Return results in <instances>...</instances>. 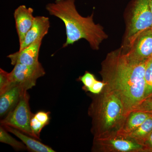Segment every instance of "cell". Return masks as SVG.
<instances>
[{
    "mask_svg": "<svg viewBox=\"0 0 152 152\" xmlns=\"http://www.w3.org/2000/svg\"><path fill=\"white\" fill-rule=\"evenodd\" d=\"M147 61L133 63L120 49L108 54L103 62L100 74L104 88L121 99L127 116L145 99Z\"/></svg>",
    "mask_w": 152,
    "mask_h": 152,
    "instance_id": "obj_1",
    "label": "cell"
},
{
    "mask_svg": "<svg viewBox=\"0 0 152 152\" xmlns=\"http://www.w3.org/2000/svg\"><path fill=\"white\" fill-rule=\"evenodd\" d=\"M50 15L61 20L65 26L66 39L63 48L73 45L81 39H85L94 50H97L107 36L103 28L96 24L94 14L90 16H82L76 9L75 0H55L46 6Z\"/></svg>",
    "mask_w": 152,
    "mask_h": 152,
    "instance_id": "obj_2",
    "label": "cell"
},
{
    "mask_svg": "<svg viewBox=\"0 0 152 152\" xmlns=\"http://www.w3.org/2000/svg\"><path fill=\"white\" fill-rule=\"evenodd\" d=\"M104 89L100 96L94 99L89 110L93 119L92 132L94 138L116 133L127 117L119 97L112 91Z\"/></svg>",
    "mask_w": 152,
    "mask_h": 152,
    "instance_id": "obj_3",
    "label": "cell"
},
{
    "mask_svg": "<svg viewBox=\"0 0 152 152\" xmlns=\"http://www.w3.org/2000/svg\"><path fill=\"white\" fill-rule=\"evenodd\" d=\"M29 99V95L26 91L15 108L1 121V125L15 128L36 139L30 124L33 114L30 109Z\"/></svg>",
    "mask_w": 152,
    "mask_h": 152,
    "instance_id": "obj_4",
    "label": "cell"
},
{
    "mask_svg": "<svg viewBox=\"0 0 152 152\" xmlns=\"http://www.w3.org/2000/svg\"><path fill=\"white\" fill-rule=\"evenodd\" d=\"M151 1V0H136L127 35L129 43L142 33L152 28Z\"/></svg>",
    "mask_w": 152,
    "mask_h": 152,
    "instance_id": "obj_5",
    "label": "cell"
},
{
    "mask_svg": "<svg viewBox=\"0 0 152 152\" xmlns=\"http://www.w3.org/2000/svg\"><path fill=\"white\" fill-rule=\"evenodd\" d=\"M93 151H106L113 152H138L146 148L129 137L117 133L100 137L94 138Z\"/></svg>",
    "mask_w": 152,
    "mask_h": 152,
    "instance_id": "obj_6",
    "label": "cell"
},
{
    "mask_svg": "<svg viewBox=\"0 0 152 152\" xmlns=\"http://www.w3.org/2000/svg\"><path fill=\"white\" fill-rule=\"evenodd\" d=\"M14 66L12 70L9 73L11 87L15 85H21L28 91L34 87L37 80L45 74L40 62L33 66L17 64Z\"/></svg>",
    "mask_w": 152,
    "mask_h": 152,
    "instance_id": "obj_7",
    "label": "cell"
},
{
    "mask_svg": "<svg viewBox=\"0 0 152 152\" xmlns=\"http://www.w3.org/2000/svg\"><path fill=\"white\" fill-rule=\"evenodd\" d=\"M129 46V51L125 53L128 59L135 63L146 61L152 56V33L149 30L143 32Z\"/></svg>",
    "mask_w": 152,
    "mask_h": 152,
    "instance_id": "obj_8",
    "label": "cell"
},
{
    "mask_svg": "<svg viewBox=\"0 0 152 152\" xmlns=\"http://www.w3.org/2000/svg\"><path fill=\"white\" fill-rule=\"evenodd\" d=\"M42 39H39L21 50L7 56L11 64H22L28 66L34 65L39 62V53Z\"/></svg>",
    "mask_w": 152,
    "mask_h": 152,
    "instance_id": "obj_9",
    "label": "cell"
},
{
    "mask_svg": "<svg viewBox=\"0 0 152 152\" xmlns=\"http://www.w3.org/2000/svg\"><path fill=\"white\" fill-rule=\"evenodd\" d=\"M33 13V8L27 7L24 5L19 6L14 12V18L20 45L23 43L26 34L32 26L35 18Z\"/></svg>",
    "mask_w": 152,
    "mask_h": 152,
    "instance_id": "obj_10",
    "label": "cell"
},
{
    "mask_svg": "<svg viewBox=\"0 0 152 152\" xmlns=\"http://www.w3.org/2000/svg\"><path fill=\"white\" fill-rule=\"evenodd\" d=\"M50 27V20L48 17H35L31 27L26 34L23 43L20 45L19 50L28 46L38 40L43 39L48 32Z\"/></svg>",
    "mask_w": 152,
    "mask_h": 152,
    "instance_id": "obj_11",
    "label": "cell"
},
{
    "mask_svg": "<svg viewBox=\"0 0 152 152\" xmlns=\"http://www.w3.org/2000/svg\"><path fill=\"white\" fill-rule=\"evenodd\" d=\"M27 91L23 86L15 85L4 94L0 95V116L3 118L15 108L25 92Z\"/></svg>",
    "mask_w": 152,
    "mask_h": 152,
    "instance_id": "obj_12",
    "label": "cell"
},
{
    "mask_svg": "<svg viewBox=\"0 0 152 152\" xmlns=\"http://www.w3.org/2000/svg\"><path fill=\"white\" fill-rule=\"evenodd\" d=\"M151 113L142 111H133L130 113L125 120L122 127L116 133L118 134L128 137L140 126Z\"/></svg>",
    "mask_w": 152,
    "mask_h": 152,
    "instance_id": "obj_13",
    "label": "cell"
},
{
    "mask_svg": "<svg viewBox=\"0 0 152 152\" xmlns=\"http://www.w3.org/2000/svg\"><path fill=\"white\" fill-rule=\"evenodd\" d=\"M9 132L13 134L25 144L27 149L33 152H55L52 148L37 140V139L28 135L20 131L9 126H3Z\"/></svg>",
    "mask_w": 152,
    "mask_h": 152,
    "instance_id": "obj_14",
    "label": "cell"
},
{
    "mask_svg": "<svg viewBox=\"0 0 152 152\" xmlns=\"http://www.w3.org/2000/svg\"><path fill=\"white\" fill-rule=\"evenodd\" d=\"M152 132V115L148 118L137 129L131 133L128 137L134 139L139 143L145 147V144Z\"/></svg>",
    "mask_w": 152,
    "mask_h": 152,
    "instance_id": "obj_15",
    "label": "cell"
},
{
    "mask_svg": "<svg viewBox=\"0 0 152 152\" xmlns=\"http://www.w3.org/2000/svg\"><path fill=\"white\" fill-rule=\"evenodd\" d=\"M3 126L0 127V142L7 144L14 148L16 151H22L27 149L26 147L22 142L17 140L8 133Z\"/></svg>",
    "mask_w": 152,
    "mask_h": 152,
    "instance_id": "obj_16",
    "label": "cell"
},
{
    "mask_svg": "<svg viewBox=\"0 0 152 152\" xmlns=\"http://www.w3.org/2000/svg\"><path fill=\"white\" fill-rule=\"evenodd\" d=\"M144 78L145 86V99L152 94V56L147 61Z\"/></svg>",
    "mask_w": 152,
    "mask_h": 152,
    "instance_id": "obj_17",
    "label": "cell"
},
{
    "mask_svg": "<svg viewBox=\"0 0 152 152\" xmlns=\"http://www.w3.org/2000/svg\"><path fill=\"white\" fill-rule=\"evenodd\" d=\"M11 88L9 73L0 69V95L4 94Z\"/></svg>",
    "mask_w": 152,
    "mask_h": 152,
    "instance_id": "obj_18",
    "label": "cell"
},
{
    "mask_svg": "<svg viewBox=\"0 0 152 152\" xmlns=\"http://www.w3.org/2000/svg\"><path fill=\"white\" fill-rule=\"evenodd\" d=\"M30 124L32 130L35 136L36 139L40 140V134L42 129L45 126V125L40 121L38 120L35 116L34 114L31 118Z\"/></svg>",
    "mask_w": 152,
    "mask_h": 152,
    "instance_id": "obj_19",
    "label": "cell"
},
{
    "mask_svg": "<svg viewBox=\"0 0 152 152\" xmlns=\"http://www.w3.org/2000/svg\"><path fill=\"white\" fill-rule=\"evenodd\" d=\"M142 111L152 113V94L144 99L132 111Z\"/></svg>",
    "mask_w": 152,
    "mask_h": 152,
    "instance_id": "obj_20",
    "label": "cell"
},
{
    "mask_svg": "<svg viewBox=\"0 0 152 152\" xmlns=\"http://www.w3.org/2000/svg\"><path fill=\"white\" fill-rule=\"evenodd\" d=\"M79 80L84 85L83 89L86 90L91 87L96 80L94 75L89 72H86L83 75L80 77Z\"/></svg>",
    "mask_w": 152,
    "mask_h": 152,
    "instance_id": "obj_21",
    "label": "cell"
},
{
    "mask_svg": "<svg viewBox=\"0 0 152 152\" xmlns=\"http://www.w3.org/2000/svg\"><path fill=\"white\" fill-rule=\"evenodd\" d=\"M105 86L106 83L103 81H99L96 80L93 86L88 89L86 91L95 94H99L103 91Z\"/></svg>",
    "mask_w": 152,
    "mask_h": 152,
    "instance_id": "obj_22",
    "label": "cell"
},
{
    "mask_svg": "<svg viewBox=\"0 0 152 152\" xmlns=\"http://www.w3.org/2000/svg\"><path fill=\"white\" fill-rule=\"evenodd\" d=\"M34 115L38 120H39L42 123H43L46 126L48 125L50 123V112L40 111Z\"/></svg>",
    "mask_w": 152,
    "mask_h": 152,
    "instance_id": "obj_23",
    "label": "cell"
},
{
    "mask_svg": "<svg viewBox=\"0 0 152 152\" xmlns=\"http://www.w3.org/2000/svg\"><path fill=\"white\" fill-rule=\"evenodd\" d=\"M145 145V146L146 148H147V147H148L151 148L152 149V132L150 134L148 137Z\"/></svg>",
    "mask_w": 152,
    "mask_h": 152,
    "instance_id": "obj_24",
    "label": "cell"
},
{
    "mask_svg": "<svg viewBox=\"0 0 152 152\" xmlns=\"http://www.w3.org/2000/svg\"><path fill=\"white\" fill-rule=\"evenodd\" d=\"M150 8L152 13V0H151V3H150Z\"/></svg>",
    "mask_w": 152,
    "mask_h": 152,
    "instance_id": "obj_25",
    "label": "cell"
},
{
    "mask_svg": "<svg viewBox=\"0 0 152 152\" xmlns=\"http://www.w3.org/2000/svg\"><path fill=\"white\" fill-rule=\"evenodd\" d=\"M148 30H149V31H150V32H151L152 33V28H151V29H150Z\"/></svg>",
    "mask_w": 152,
    "mask_h": 152,
    "instance_id": "obj_26",
    "label": "cell"
}]
</instances>
